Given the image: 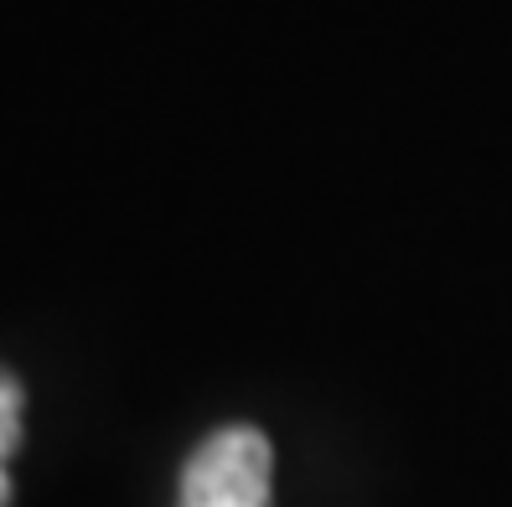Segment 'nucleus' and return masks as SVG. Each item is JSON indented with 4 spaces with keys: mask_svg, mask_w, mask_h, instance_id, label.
I'll return each mask as SVG.
<instances>
[{
    "mask_svg": "<svg viewBox=\"0 0 512 507\" xmlns=\"http://www.w3.org/2000/svg\"><path fill=\"white\" fill-rule=\"evenodd\" d=\"M269 482H275L269 440L254 425H228L192 451L176 507H269Z\"/></svg>",
    "mask_w": 512,
    "mask_h": 507,
    "instance_id": "nucleus-1",
    "label": "nucleus"
},
{
    "mask_svg": "<svg viewBox=\"0 0 512 507\" xmlns=\"http://www.w3.org/2000/svg\"><path fill=\"white\" fill-rule=\"evenodd\" d=\"M21 445V383L0 368V466Z\"/></svg>",
    "mask_w": 512,
    "mask_h": 507,
    "instance_id": "nucleus-2",
    "label": "nucleus"
},
{
    "mask_svg": "<svg viewBox=\"0 0 512 507\" xmlns=\"http://www.w3.org/2000/svg\"><path fill=\"white\" fill-rule=\"evenodd\" d=\"M0 507H11V476H6V466H0Z\"/></svg>",
    "mask_w": 512,
    "mask_h": 507,
    "instance_id": "nucleus-3",
    "label": "nucleus"
}]
</instances>
